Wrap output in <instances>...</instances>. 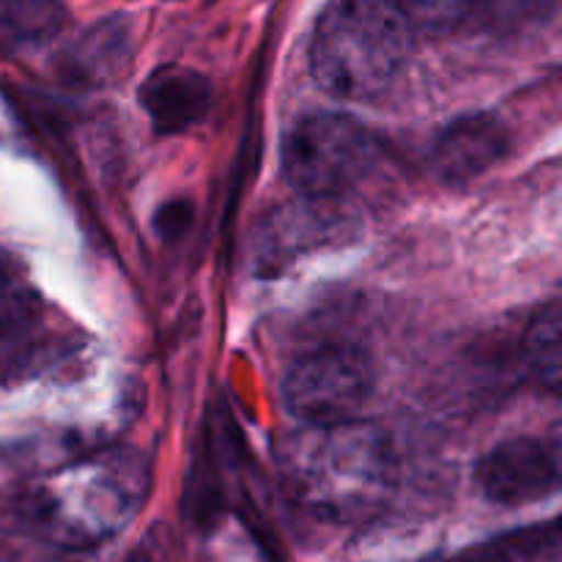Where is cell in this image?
Segmentation results:
<instances>
[{
	"label": "cell",
	"instance_id": "obj_7",
	"mask_svg": "<svg viewBox=\"0 0 562 562\" xmlns=\"http://www.w3.org/2000/svg\"><path fill=\"white\" fill-rule=\"evenodd\" d=\"M510 151L508 126L492 113H467L450 121L431 146V168L439 181L464 187L503 162Z\"/></svg>",
	"mask_w": 562,
	"mask_h": 562
},
{
	"label": "cell",
	"instance_id": "obj_15",
	"mask_svg": "<svg viewBox=\"0 0 562 562\" xmlns=\"http://www.w3.org/2000/svg\"><path fill=\"white\" fill-rule=\"evenodd\" d=\"M406 22L420 31H453V27L467 25L472 0H390Z\"/></svg>",
	"mask_w": 562,
	"mask_h": 562
},
{
	"label": "cell",
	"instance_id": "obj_2",
	"mask_svg": "<svg viewBox=\"0 0 562 562\" xmlns=\"http://www.w3.org/2000/svg\"><path fill=\"white\" fill-rule=\"evenodd\" d=\"M148 461L130 448H102L31 483L27 525L60 549L82 552L124 532L148 497Z\"/></svg>",
	"mask_w": 562,
	"mask_h": 562
},
{
	"label": "cell",
	"instance_id": "obj_14",
	"mask_svg": "<svg viewBox=\"0 0 562 562\" xmlns=\"http://www.w3.org/2000/svg\"><path fill=\"white\" fill-rule=\"evenodd\" d=\"M508 562H562V514L492 541Z\"/></svg>",
	"mask_w": 562,
	"mask_h": 562
},
{
	"label": "cell",
	"instance_id": "obj_16",
	"mask_svg": "<svg viewBox=\"0 0 562 562\" xmlns=\"http://www.w3.org/2000/svg\"><path fill=\"white\" fill-rule=\"evenodd\" d=\"M157 223H168L162 228V234H179V231L190 223V209H187L184 203H170V206H165L162 212H159Z\"/></svg>",
	"mask_w": 562,
	"mask_h": 562
},
{
	"label": "cell",
	"instance_id": "obj_17",
	"mask_svg": "<svg viewBox=\"0 0 562 562\" xmlns=\"http://www.w3.org/2000/svg\"><path fill=\"white\" fill-rule=\"evenodd\" d=\"M124 562H157V560H154V554L146 552V549H137V552H132L130 560Z\"/></svg>",
	"mask_w": 562,
	"mask_h": 562
},
{
	"label": "cell",
	"instance_id": "obj_1",
	"mask_svg": "<svg viewBox=\"0 0 562 562\" xmlns=\"http://www.w3.org/2000/svg\"><path fill=\"white\" fill-rule=\"evenodd\" d=\"M280 483L291 503L324 525H362L395 488L387 437L368 420L302 426L280 448Z\"/></svg>",
	"mask_w": 562,
	"mask_h": 562
},
{
	"label": "cell",
	"instance_id": "obj_12",
	"mask_svg": "<svg viewBox=\"0 0 562 562\" xmlns=\"http://www.w3.org/2000/svg\"><path fill=\"white\" fill-rule=\"evenodd\" d=\"M130 58V31L121 22H99L71 44L66 71L86 86H102Z\"/></svg>",
	"mask_w": 562,
	"mask_h": 562
},
{
	"label": "cell",
	"instance_id": "obj_9",
	"mask_svg": "<svg viewBox=\"0 0 562 562\" xmlns=\"http://www.w3.org/2000/svg\"><path fill=\"white\" fill-rule=\"evenodd\" d=\"M140 108L159 135H179L201 124L212 110V82L187 66H159L140 86Z\"/></svg>",
	"mask_w": 562,
	"mask_h": 562
},
{
	"label": "cell",
	"instance_id": "obj_10",
	"mask_svg": "<svg viewBox=\"0 0 562 562\" xmlns=\"http://www.w3.org/2000/svg\"><path fill=\"white\" fill-rule=\"evenodd\" d=\"M42 300L11 256L0 252V376L25 366Z\"/></svg>",
	"mask_w": 562,
	"mask_h": 562
},
{
	"label": "cell",
	"instance_id": "obj_5",
	"mask_svg": "<svg viewBox=\"0 0 562 562\" xmlns=\"http://www.w3.org/2000/svg\"><path fill=\"white\" fill-rule=\"evenodd\" d=\"M376 376L368 355L355 346L329 344L305 351L283 376V404L302 426L360 420Z\"/></svg>",
	"mask_w": 562,
	"mask_h": 562
},
{
	"label": "cell",
	"instance_id": "obj_13",
	"mask_svg": "<svg viewBox=\"0 0 562 562\" xmlns=\"http://www.w3.org/2000/svg\"><path fill=\"white\" fill-rule=\"evenodd\" d=\"M525 360L541 387L562 393V300L532 316L525 333Z\"/></svg>",
	"mask_w": 562,
	"mask_h": 562
},
{
	"label": "cell",
	"instance_id": "obj_18",
	"mask_svg": "<svg viewBox=\"0 0 562 562\" xmlns=\"http://www.w3.org/2000/svg\"><path fill=\"white\" fill-rule=\"evenodd\" d=\"M554 445H558V450L562 453V420H560V426H558V434H554V439H552Z\"/></svg>",
	"mask_w": 562,
	"mask_h": 562
},
{
	"label": "cell",
	"instance_id": "obj_4",
	"mask_svg": "<svg viewBox=\"0 0 562 562\" xmlns=\"http://www.w3.org/2000/svg\"><path fill=\"white\" fill-rule=\"evenodd\" d=\"M379 157V143L362 121L346 113H311L283 137V176L305 198H344Z\"/></svg>",
	"mask_w": 562,
	"mask_h": 562
},
{
	"label": "cell",
	"instance_id": "obj_6",
	"mask_svg": "<svg viewBox=\"0 0 562 562\" xmlns=\"http://www.w3.org/2000/svg\"><path fill=\"white\" fill-rule=\"evenodd\" d=\"M475 483L488 503L503 508L541 503L562 492V453L552 439H505L481 456Z\"/></svg>",
	"mask_w": 562,
	"mask_h": 562
},
{
	"label": "cell",
	"instance_id": "obj_3",
	"mask_svg": "<svg viewBox=\"0 0 562 562\" xmlns=\"http://www.w3.org/2000/svg\"><path fill=\"white\" fill-rule=\"evenodd\" d=\"M409 55L412 25L390 0H329L313 27V80L344 102L387 91Z\"/></svg>",
	"mask_w": 562,
	"mask_h": 562
},
{
	"label": "cell",
	"instance_id": "obj_8",
	"mask_svg": "<svg viewBox=\"0 0 562 562\" xmlns=\"http://www.w3.org/2000/svg\"><path fill=\"white\" fill-rule=\"evenodd\" d=\"M349 217L340 209V198H305L296 206L274 212L261 231V261L283 269L294 258L311 250L344 241Z\"/></svg>",
	"mask_w": 562,
	"mask_h": 562
},
{
	"label": "cell",
	"instance_id": "obj_11",
	"mask_svg": "<svg viewBox=\"0 0 562 562\" xmlns=\"http://www.w3.org/2000/svg\"><path fill=\"white\" fill-rule=\"evenodd\" d=\"M64 0H0V58L31 53L66 27Z\"/></svg>",
	"mask_w": 562,
	"mask_h": 562
}]
</instances>
